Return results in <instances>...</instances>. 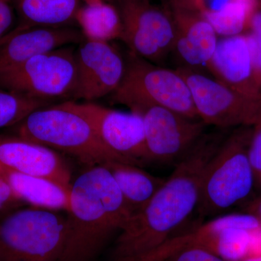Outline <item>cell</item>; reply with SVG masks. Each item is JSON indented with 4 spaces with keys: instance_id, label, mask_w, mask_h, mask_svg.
Returning <instances> with one entry per match:
<instances>
[{
    "instance_id": "30",
    "label": "cell",
    "mask_w": 261,
    "mask_h": 261,
    "mask_svg": "<svg viewBox=\"0 0 261 261\" xmlns=\"http://www.w3.org/2000/svg\"><path fill=\"white\" fill-rule=\"evenodd\" d=\"M247 32L255 38L261 48V1L250 17Z\"/></svg>"
},
{
    "instance_id": "13",
    "label": "cell",
    "mask_w": 261,
    "mask_h": 261,
    "mask_svg": "<svg viewBox=\"0 0 261 261\" xmlns=\"http://www.w3.org/2000/svg\"><path fill=\"white\" fill-rule=\"evenodd\" d=\"M237 229L257 232L261 230V222L246 213L221 215L191 231L176 233L140 261H164L180 250L195 247L210 250L225 258L230 238Z\"/></svg>"
},
{
    "instance_id": "9",
    "label": "cell",
    "mask_w": 261,
    "mask_h": 261,
    "mask_svg": "<svg viewBox=\"0 0 261 261\" xmlns=\"http://www.w3.org/2000/svg\"><path fill=\"white\" fill-rule=\"evenodd\" d=\"M143 119L149 163L177 164L205 133L201 120L191 119L159 106L133 110Z\"/></svg>"
},
{
    "instance_id": "11",
    "label": "cell",
    "mask_w": 261,
    "mask_h": 261,
    "mask_svg": "<svg viewBox=\"0 0 261 261\" xmlns=\"http://www.w3.org/2000/svg\"><path fill=\"white\" fill-rule=\"evenodd\" d=\"M73 102L90 120L103 143L113 153L140 167L149 163L145 126L140 114L117 111L90 102Z\"/></svg>"
},
{
    "instance_id": "31",
    "label": "cell",
    "mask_w": 261,
    "mask_h": 261,
    "mask_svg": "<svg viewBox=\"0 0 261 261\" xmlns=\"http://www.w3.org/2000/svg\"><path fill=\"white\" fill-rule=\"evenodd\" d=\"M245 213L251 215L261 222V195L252 199L247 204Z\"/></svg>"
},
{
    "instance_id": "7",
    "label": "cell",
    "mask_w": 261,
    "mask_h": 261,
    "mask_svg": "<svg viewBox=\"0 0 261 261\" xmlns=\"http://www.w3.org/2000/svg\"><path fill=\"white\" fill-rule=\"evenodd\" d=\"M77 80L75 51L68 46L41 53L0 74V88L43 100L72 97Z\"/></svg>"
},
{
    "instance_id": "28",
    "label": "cell",
    "mask_w": 261,
    "mask_h": 261,
    "mask_svg": "<svg viewBox=\"0 0 261 261\" xmlns=\"http://www.w3.org/2000/svg\"><path fill=\"white\" fill-rule=\"evenodd\" d=\"M13 0H0V44L8 39V31L13 24Z\"/></svg>"
},
{
    "instance_id": "12",
    "label": "cell",
    "mask_w": 261,
    "mask_h": 261,
    "mask_svg": "<svg viewBox=\"0 0 261 261\" xmlns=\"http://www.w3.org/2000/svg\"><path fill=\"white\" fill-rule=\"evenodd\" d=\"M75 61L74 99L91 102L114 93L123 80L126 62L110 42L84 39L75 50Z\"/></svg>"
},
{
    "instance_id": "27",
    "label": "cell",
    "mask_w": 261,
    "mask_h": 261,
    "mask_svg": "<svg viewBox=\"0 0 261 261\" xmlns=\"http://www.w3.org/2000/svg\"><path fill=\"white\" fill-rule=\"evenodd\" d=\"M23 203V201L0 173V211L18 207Z\"/></svg>"
},
{
    "instance_id": "6",
    "label": "cell",
    "mask_w": 261,
    "mask_h": 261,
    "mask_svg": "<svg viewBox=\"0 0 261 261\" xmlns=\"http://www.w3.org/2000/svg\"><path fill=\"white\" fill-rule=\"evenodd\" d=\"M123 80L113 99L130 111L159 106L199 119L190 88L177 70L163 68L129 51Z\"/></svg>"
},
{
    "instance_id": "19",
    "label": "cell",
    "mask_w": 261,
    "mask_h": 261,
    "mask_svg": "<svg viewBox=\"0 0 261 261\" xmlns=\"http://www.w3.org/2000/svg\"><path fill=\"white\" fill-rule=\"evenodd\" d=\"M102 166L112 174L132 216L147 205L166 181L133 164L113 161Z\"/></svg>"
},
{
    "instance_id": "20",
    "label": "cell",
    "mask_w": 261,
    "mask_h": 261,
    "mask_svg": "<svg viewBox=\"0 0 261 261\" xmlns=\"http://www.w3.org/2000/svg\"><path fill=\"white\" fill-rule=\"evenodd\" d=\"M20 18L19 25L37 27H68L75 22L80 0H13Z\"/></svg>"
},
{
    "instance_id": "3",
    "label": "cell",
    "mask_w": 261,
    "mask_h": 261,
    "mask_svg": "<svg viewBox=\"0 0 261 261\" xmlns=\"http://www.w3.org/2000/svg\"><path fill=\"white\" fill-rule=\"evenodd\" d=\"M13 127V135L73 156L87 167L128 163L106 147L73 101L39 108Z\"/></svg>"
},
{
    "instance_id": "16",
    "label": "cell",
    "mask_w": 261,
    "mask_h": 261,
    "mask_svg": "<svg viewBox=\"0 0 261 261\" xmlns=\"http://www.w3.org/2000/svg\"><path fill=\"white\" fill-rule=\"evenodd\" d=\"M84 39L80 30L69 27L27 29L18 25L0 44V74L41 53L81 43Z\"/></svg>"
},
{
    "instance_id": "15",
    "label": "cell",
    "mask_w": 261,
    "mask_h": 261,
    "mask_svg": "<svg viewBox=\"0 0 261 261\" xmlns=\"http://www.w3.org/2000/svg\"><path fill=\"white\" fill-rule=\"evenodd\" d=\"M0 168L47 178L70 191V168L54 149L15 135H0Z\"/></svg>"
},
{
    "instance_id": "10",
    "label": "cell",
    "mask_w": 261,
    "mask_h": 261,
    "mask_svg": "<svg viewBox=\"0 0 261 261\" xmlns=\"http://www.w3.org/2000/svg\"><path fill=\"white\" fill-rule=\"evenodd\" d=\"M119 13L121 39L130 51L155 64L173 51L175 31L167 10L147 0H123Z\"/></svg>"
},
{
    "instance_id": "18",
    "label": "cell",
    "mask_w": 261,
    "mask_h": 261,
    "mask_svg": "<svg viewBox=\"0 0 261 261\" xmlns=\"http://www.w3.org/2000/svg\"><path fill=\"white\" fill-rule=\"evenodd\" d=\"M0 173L23 202L47 210L69 211L70 191L56 182L5 168H0Z\"/></svg>"
},
{
    "instance_id": "14",
    "label": "cell",
    "mask_w": 261,
    "mask_h": 261,
    "mask_svg": "<svg viewBox=\"0 0 261 261\" xmlns=\"http://www.w3.org/2000/svg\"><path fill=\"white\" fill-rule=\"evenodd\" d=\"M168 10L175 31L173 51L183 67L199 71L207 69L219 40L212 25L183 0H168Z\"/></svg>"
},
{
    "instance_id": "33",
    "label": "cell",
    "mask_w": 261,
    "mask_h": 261,
    "mask_svg": "<svg viewBox=\"0 0 261 261\" xmlns=\"http://www.w3.org/2000/svg\"><path fill=\"white\" fill-rule=\"evenodd\" d=\"M95 1V0H85L86 3H89V2ZM104 1V0H103Z\"/></svg>"
},
{
    "instance_id": "5",
    "label": "cell",
    "mask_w": 261,
    "mask_h": 261,
    "mask_svg": "<svg viewBox=\"0 0 261 261\" xmlns=\"http://www.w3.org/2000/svg\"><path fill=\"white\" fill-rule=\"evenodd\" d=\"M66 236V218L55 211H15L0 220V261H59Z\"/></svg>"
},
{
    "instance_id": "22",
    "label": "cell",
    "mask_w": 261,
    "mask_h": 261,
    "mask_svg": "<svg viewBox=\"0 0 261 261\" xmlns=\"http://www.w3.org/2000/svg\"><path fill=\"white\" fill-rule=\"evenodd\" d=\"M257 7L243 2H238L222 11L203 16L212 25L218 36L233 37L247 32L250 17Z\"/></svg>"
},
{
    "instance_id": "21",
    "label": "cell",
    "mask_w": 261,
    "mask_h": 261,
    "mask_svg": "<svg viewBox=\"0 0 261 261\" xmlns=\"http://www.w3.org/2000/svg\"><path fill=\"white\" fill-rule=\"evenodd\" d=\"M75 21L87 40L110 42L121 39L122 21L119 11L103 0L89 2L81 6Z\"/></svg>"
},
{
    "instance_id": "29",
    "label": "cell",
    "mask_w": 261,
    "mask_h": 261,
    "mask_svg": "<svg viewBox=\"0 0 261 261\" xmlns=\"http://www.w3.org/2000/svg\"><path fill=\"white\" fill-rule=\"evenodd\" d=\"M246 33L251 56L252 74L255 84L261 90V48L252 34Z\"/></svg>"
},
{
    "instance_id": "26",
    "label": "cell",
    "mask_w": 261,
    "mask_h": 261,
    "mask_svg": "<svg viewBox=\"0 0 261 261\" xmlns=\"http://www.w3.org/2000/svg\"><path fill=\"white\" fill-rule=\"evenodd\" d=\"M164 261H228L218 254L202 248L189 247L173 254Z\"/></svg>"
},
{
    "instance_id": "25",
    "label": "cell",
    "mask_w": 261,
    "mask_h": 261,
    "mask_svg": "<svg viewBox=\"0 0 261 261\" xmlns=\"http://www.w3.org/2000/svg\"><path fill=\"white\" fill-rule=\"evenodd\" d=\"M187 5L198 11L202 15L218 13L238 2L248 3L256 7L260 0H183Z\"/></svg>"
},
{
    "instance_id": "2",
    "label": "cell",
    "mask_w": 261,
    "mask_h": 261,
    "mask_svg": "<svg viewBox=\"0 0 261 261\" xmlns=\"http://www.w3.org/2000/svg\"><path fill=\"white\" fill-rule=\"evenodd\" d=\"M67 236L59 261H91L132 214L111 172L102 165L87 167L70 187Z\"/></svg>"
},
{
    "instance_id": "4",
    "label": "cell",
    "mask_w": 261,
    "mask_h": 261,
    "mask_svg": "<svg viewBox=\"0 0 261 261\" xmlns=\"http://www.w3.org/2000/svg\"><path fill=\"white\" fill-rule=\"evenodd\" d=\"M252 128H235L207 164L196 212L202 219L221 216L251 194L255 186L248 155Z\"/></svg>"
},
{
    "instance_id": "24",
    "label": "cell",
    "mask_w": 261,
    "mask_h": 261,
    "mask_svg": "<svg viewBox=\"0 0 261 261\" xmlns=\"http://www.w3.org/2000/svg\"><path fill=\"white\" fill-rule=\"evenodd\" d=\"M248 155L253 171L255 186L261 190V121L252 127Z\"/></svg>"
},
{
    "instance_id": "17",
    "label": "cell",
    "mask_w": 261,
    "mask_h": 261,
    "mask_svg": "<svg viewBox=\"0 0 261 261\" xmlns=\"http://www.w3.org/2000/svg\"><path fill=\"white\" fill-rule=\"evenodd\" d=\"M207 69L214 79L241 93L261 97L252 74L247 33L218 40Z\"/></svg>"
},
{
    "instance_id": "1",
    "label": "cell",
    "mask_w": 261,
    "mask_h": 261,
    "mask_svg": "<svg viewBox=\"0 0 261 261\" xmlns=\"http://www.w3.org/2000/svg\"><path fill=\"white\" fill-rule=\"evenodd\" d=\"M224 140L221 132L204 134L147 205L118 233L111 261H140L196 214L205 168Z\"/></svg>"
},
{
    "instance_id": "23",
    "label": "cell",
    "mask_w": 261,
    "mask_h": 261,
    "mask_svg": "<svg viewBox=\"0 0 261 261\" xmlns=\"http://www.w3.org/2000/svg\"><path fill=\"white\" fill-rule=\"evenodd\" d=\"M50 101L0 88V128L15 126L30 113L50 106Z\"/></svg>"
},
{
    "instance_id": "8",
    "label": "cell",
    "mask_w": 261,
    "mask_h": 261,
    "mask_svg": "<svg viewBox=\"0 0 261 261\" xmlns=\"http://www.w3.org/2000/svg\"><path fill=\"white\" fill-rule=\"evenodd\" d=\"M200 120L221 128L253 127L261 121V97L241 93L201 71L181 66Z\"/></svg>"
},
{
    "instance_id": "32",
    "label": "cell",
    "mask_w": 261,
    "mask_h": 261,
    "mask_svg": "<svg viewBox=\"0 0 261 261\" xmlns=\"http://www.w3.org/2000/svg\"><path fill=\"white\" fill-rule=\"evenodd\" d=\"M240 261H261L260 255H252V256H247Z\"/></svg>"
}]
</instances>
